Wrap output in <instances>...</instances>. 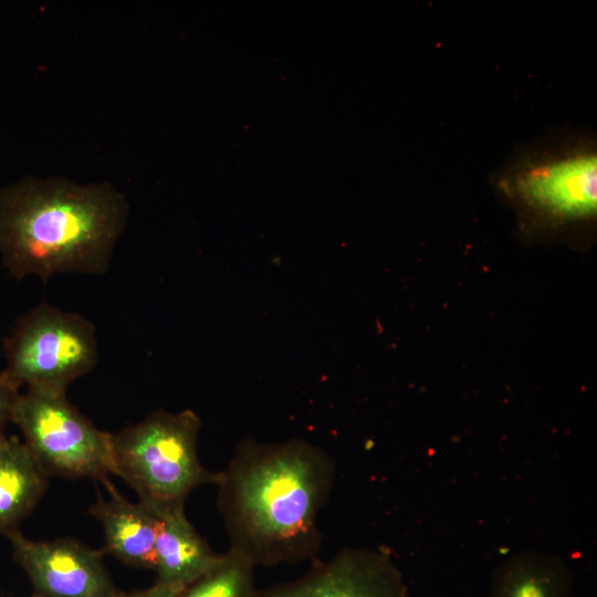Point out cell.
I'll use <instances>...</instances> for the list:
<instances>
[{
    "mask_svg": "<svg viewBox=\"0 0 597 597\" xmlns=\"http://www.w3.org/2000/svg\"><path fill=\"white\" fill-rule=\"evenodd\" d=\"M335 471L332 457L302 439L240 441L217 483L230 549L255 567L315 559Z\"/></svg>",
    "mask_w": 597,
    "mask_h": 597,
    "instance_id": "cell-1",
    "label": "cell"
},
{
    "mask_svg": "<svg viewBox=\"0 0 597 597\" xmlns=\"http://www.w3.org/2000/svg\"><path fill=\"white\" fill-rule=\"evenodd\" d=\"M128 218L108 182L27 177L0 190V253L18 280L56 273L102 274Z\"/></svg>",
    "mask_w": 597,
    "mask_h": 597,
    "instance_id": "cell-2",
    "label": "cell"
},
{
    "mask_svg": "<svg viewBox=\"0 0 597 597\" xmlns=\"http://www.w3.org/2000/svg\"><path fill=\"white\" fill-rule=\"evenodd\" d=\"M201 420L190 409L158 410L112 433V474L122 478L139 501L157 514L185 509L191 491L219 482L197 451Z\"/></svg>",
    "mask_w": 597,
    "mask_h": 597,
    "instance_id": "cell-3",
    "label": "cell"
},
{
    "mask_svg": "<svg viewBox=\"0 0 597 597\" xmlns=\"http://www.w3.org/2000/svg\"><path fill=\"white\" fill-rule=\"evenodd\" d=\"M11 422L50 475L103 480L112 474V433L97 429L66 398V392L27 387Z\"/></svg>",
    "mask_w": 597,
    "mask_h": 597,
    "instance_id": "cell-4",
    "label": "cell"
},
{
    "mask_svg": "<svg viewBox=\"0 0 597 597\" xmlns=\"http://www.w3.org/2000/svg\"><path fill=\"white\" fill-rule=\"evenodd\" d=\"M6 375L18 386L66 392L97 362L94 325L80 314L41 303L4 342Z\"/></svg>",
    "mask_w": 597,
    "mask_h": 597,
    "instance_id": "cell-5",
    "label": "cell"
},
{
    "mask_svg": "<svg viewBox=\"0 0 597 597\" xmlns=\"http://www.w3.org/2000/svg\"><path fill=\"white\" fill-rule=\"evenodd\" d=\"M506 174L505 190L548 217L570 220L596 212L597 156L591 147L532 155Z\"/></svg>",
    "mask_w": 597,
    "mask_h": 597,
    "instance_id": "cell-6",
    "label": "cell"
},
{
    "mask_svg": "<svg viewBox=\"0 0 597 597\" xmlns=\"http://www.w3.org/2000/svg\"><path fill=\"white\" fill-rule=\"evenodd\" d=\"M254 597H409L405 577L381 549L346 547L313 559L300 577L256 589Z\"/></svg>",
    "mask_w": 597,
    "mask_h": 597,
    "instance_id": "cell-7",
    "label": "cell"
},
{
    "mask_svg": "<svg viewBox=\"0 0 597 597\" xmlns=\"http://www.w3.org/2000/svg\"><path fill=\"white\" fill-rule=\"evenodd\" d=\"M13 561L35 597H115L118 591L96 551L73 538L33 541L21 531L7 536Z\"/></svg>",
    "mask_w": 597,
    "mask_h": 597,
    "instance_id": "cell-8",
    "label": "cell"
},
{
    "mask_svg": "<svg viewBox=\"0 0 597 597\" xmlns=\"http://www.w3.org/2000/svg\"><path fill=\"white\" fill-rule=\"evenodd\" d=\"M101 482L108 498L98 495L90 514L102 525L105 540L103 554H111L129 566L154 570L159 515L140 501H128L108 478Z\"/></svg>",
    "mask_w": 597,
    "mask_h": 597,
    "instance_id": "cell-9",
    "label": "cell"
},
{
    "mask_svg": "<svg viewBox=\"0 0 597 597\" xmlns=\"http://www.w3.org/2000/svg\"><path fill=\"white\" fill-rule=\"evenodd\" d=\"M156 582L186 588L221 558L186 517L185 509L158 514Z\"/></svg>",
    "mask_w": 597,
    "mask_h": 597,
    "instance_id": "cell-10",
    "label": "cell"
},
{
    "mask_svg": "<svg viewBox=\"0 0 597 597\" xmlns=\"http://www.w3.org/2000/svg\"><path fill=\"white\" fill-rule=\"evenodd\" d=\"M49 485V475L17 437L0 439V534L20 531Z\"/></svg>",
    "mask_w": 597,
    "mask_h": 597,
    "instance_id": "cell-11",
    "label": "cell"
},
{
    "mask_svg": "<svg viewBox=\"0 0 597 597\" xmlns=\"http://www.w3.org/2000/svg\"><path fill=\"white\" fill-rule=\"evenodd\" d=\"M573 576L567 564L553 554L525 551L502 562L494 570L490 597H572Z\"/></svg>",
    "mask_w": 597,
    "mask_h": 597,
    "instance_id": "cell-12",
    "label": "cell"
},
{
    "mask_svg": "<svg viewBox=\"0 0 597 597\" xmlns=\"http://www.w3.org/2000/svg\"><path fill=\"white\" fill-rule=\"evenodd\" d=\"M255 565L230 549L206 574L188 585L178 597H254Z\"/></svg>",
    "mask_w": 597,
    "mask_h": 597,
    "instance_id": "cell-13",
    "label": "cell"
},
{
    "mask_svg": "<svg viewBox=\"0 0 597 597\" xmlns=\"http://www.w3.org/2000/svg\"><path fill=\"white\" fill-rule=\"evenodd\" d=\"M18 387L2 370L0 373V439L6 437V428L11 422L12 411L20 394Z\"/></svg>",
    "mask_w": 597,
    "mask_h": 597,
    "instance_id": "cell-14",
    "label": "cell"
},
{
    "mask_svg": "<svg viewBox=\"0 0 597 597\" xmlns=\"http://www.w3.org/2000/svg\"><path fill=\"white\" fill-rule=\"evenodd\" d=\"M184 588L156 582L151 587L132 594L118 593L115 597H178Z\"/></svg>",
    "mask_w": 597,
    "mask_h": 597,
    "instance_id": "cell-15",
    "label": "cell"
},
{
    "mask_svg": "<svg viewBox=\"0 0 597 597\" xmlns=\"http://www.w3.org/2000/svg\"><path fill=\"white\" fill-rule=\"evenodd\" d=\"M32 597H35V596H32Z\"/></svg>",
    "mask_w": 597,
    "mask_h": 597,
    "instance_id": "cell-16",
    "label": "cell"
}]
</instances>
